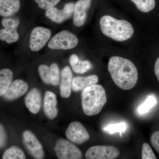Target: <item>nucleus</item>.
Segmentation results:
<instances>
[{
	"label": "nucleus",
	"instance_id": "1",
	"mask_svg": "<svg viewBox=\"0 0 159 159\" xmlns=\"http://www.w3.org/2000/svg\"><path fill=\"white\" fill-rule=\"evenodd\" d=\"M108 70L114 82L119 88L129 90L136 84L138 70L129 60L119 56H113L109 61Z\"/></svg>",
	"mask_w": 159,
	"mask_h": 159
},
{
	"label": "nucleus",
	"instance_id": "2",
	"mask_svg": "<svg viewBox=\"0 0 159 159\" xmlns=\"http://www.w3.org/2000/svg\"><path fill=\"white\" fill-rule=\"evenodd\" d=\"M99 25L102 34L116 41L127 40L134 33L133 27L130 23L124 20H117L110 16H102Z\"/></svg>",
	"mask_w": 159,
	"mask_h": 159
},
{
	"label": "nucleus",
	"instance_id": "3",
	"mask_svg": "<svg viewBox=\"0 0 159 159\" xmlns=\"http://www.w3.org/2000/svg\"><path fill=\"white\" fill-rule=\"evenodd\" d=\"M107 101L105 89L102 86L95 84L82 91L81 102L84 113L88 116L99 113Z\"/></svg>",
	"mask_w": 159,
	"mask_h": 159
},
{
	"label": "nucleus",
	"instance_id": "4",
	"mask_svg": "<svg viewBox=\"0 0 159 159\" xmlns=\"http://www.w3.org/2000/svg\"><path fill=\"white\" fill-rule=\"evenodd\" d=\"M79 43L78 38L68 30H63L54 35L48 44L51 50H69L76 48Z\"/></svg>",
	"mask_w": 159,
	"mask_h": 159
},
{
	"label": "nucleus",
	"instance_id": "5",
	"mask_svg": "<svg viewBox=\"0 0 159 159\" xmlns=\"http://www.w3.org/2000/svg\"><path fill=\"white\" fill-rule=\"evenodd\" d=\"M3 29L0 30V39L8 44L16 42L19 39V34L17 28L20 21L19 18L16 17H4L2 20Z\"/></svg>",
	"mask_w": 159,
	"mask_h": 159
},
{
	"label": "nucleus",
	"instance_id": "6",
	"mask_svg": "<svg viewBox=\"0 0 159 159\" xmlns=\"http://www.w3.org/2000/svg\"><path fill=\"white\" fill-rule=\"evenodd\" d=\"M51 31L45 27H35L31 31L29 39V48L33 52L40 51L51 39Z\"/></svg>",
	"mask_w": 159,
	"mask_h": 159
},
{
	"label": "nucleus",
	"instance_id": "7",
	"mask_svg": "<svg viewBox=\"0 0 159 159\" xmlns=\"http://www.w3.org/2000/svg\"><path fill=\"white\" fill-rule=\"evenodd\" d=\"M55 151L59 159H80L82 157L79 148L64 139H59L56 142Z\"/></svg>",
	"mask_w": 159,
	"mask_h": 159
},
{
	"label": "nucleus",
	"instance_id": "8",
	"mask_svg": "<svg viewBox=\"0 0 159 159\" xmlns=\"http://www.w3.org/2000/svg\"><path fill=\"white\" fill-rule=\"evenodd\" d=\"M74 6L75 4L74 3L69 2L65 4L61 10L52 7L46 10L45 15L46 17L51 21L57 24H62L73 16Z\"/></svg>",
	"mask_w": 159,
	"mask_h": 159
},
{
	"label": "nucleus",
	"instance_id": "9",
	"mask_svg": "<svg viewBox=\"0 0 159 159\" xmlns=\"http://www.w3.org/2000/svg\"><path fill=\"white\" fill-rule=\"evenodd\" d=\"M120 155V152L114 146H94L87 151L86 158L87 159H114Z\"/></svg>",
	"mask_w": 159,
	"mask_h": 159
},
{
	"label": "nucleus",
	"instance_id": "10",
	"mask_svg": "<svg viewBox=\"0 0 159 159\" xmlns=\"http://www.w3.org/2000/svg\"><path fill=\"white\" fill-rule=\"evenodd\" d=\"M66 136L74 143L81 144L90 139V135L85 127L78 122H72L66 130Z\"/></svg>",
	"mask_w": 159,
	"mask_h": 159
},
{
	"label": "nucleus",
	"instance_id": "11",
	"mask_svg": "<svg viewBox=\"0 0 159 159\" xmlns=\"http://www.w3.org/2000/svg\"><path fill=\"white\" fill-rule=\"evenodd\" d=\"M23 142L31 156L35 159L43 158L44 153L42 146L31 131L26 130L23 133Z\"/></svg>",
	"mask_w": 159,
	"mask_h": 159
},
{
	"label": "nucleus",
	"instance_id": "12",
	"mask_svg": "<svg viewBox=\"0 0 159 159\" xmlns=\"http://www.w3.org/2000/svg\"><path fill=\"white\" fill-rule=\"evenodd\" d=\"M92 0H78L74 6L73 23L75 26L83 25L87 18V11L90 8Z\"/></svg>",
	"mask_w": 159,
	"mask_h": 159
},
{
	"label": "nucleus",
	"instance_id": "13",
	"mask_svg": "<svg viewBox=\"0 0 159 159\" xmlns=\"http://www.w3.org/2000/svg\"><path fill=\"white\" fill-rule=\"evenodd\" d=\"M29 89L28 84L21 79L13 81L4 95L6 100H13L20 98L27 93Z\"/></svg>",
	"mask_w": 159,
	"mask_h": 159
},
{
	"label": "nucleus",
	"instance_id": "14",
	"mask_svg": "<svg viewBox=\"0 0 159 159\" xmlns=\"http://www.w3.org/2000/svg\"><path fill=\"white\" fill-rule=\"evenodd\" d=\"M73 80V73L70 68L66 66L61 72L60 94L62 98H68L70 96Z\"/></svg>",
	"mask_w": 159,
	"mask_h": 159
},
{
	"label": "nucleus",
	"instance_id": "15",
	"mask_svg": "<svg viewBox=\"0 0 159 159\" xmlns=\"http://www.w3.org/2000/svg\"><path fill=\"white\" fill-rule=\"evenodd\" d=\"M57 102L56 95L51 91H47L44 99V112L50 119H55L57 116Z\"/></svg>",
	"mask_w": 159,
	"mask_h": 159
},
{
	"label": "nucleus",
	"instance_id": "16",
	"mask_svg": "<svg viewBox=\"0 0 159 159\" xmlns=\"http://www.w3.org/2000/svg\"><path fill=\"white\" fill-rule=\"evenodd\" d=\"M41 102L40 92L36 88L32 89L26 95L25 98L26 107L32 114H37L39 112Z\"/></svg>",
	"mask_w": 159,
	"mask_h": 159
},
{
	"label": "nucleus",
	"instance_id": "17",
	"mask_svg": "<svg viewBox=\"0 0 159 159\" xmlns=\"http://www.w3.org/2000/svg\"><path fill=\"white\" fill-rule=\"evenodd\" d=\"M20 0H0V15L3 17L12 16L20 8Z\"/></svg>",
	"mask_w": 159,
	"mask_h": 159
},
{
	"label": "nucleus",
	"instance_id": "18",
	"mask_svg": "<svg viewBox=\"0 0 159 159\" xmlns=\"http://www.w3.org/2000/svg\"><path fill=\"white\" fill-rule=\"evenodd\" d=\"M99 78L96 75L86 77H75L73 79L72 89L75 92L83 91L90 86L97 84Z\"/></svg>",
	"mask_w": 159,
	"mask_h": 159
},
{
	"label": "nucleus",
	"instance_id": "19",
	"mask_svg": "<svg viewBox=\"0 0 159 159\" xmlns=\"http://www.w3.org/2000/svg\"><path fill=\"white\" fill-rule=\"evenodd\" d=\"M69 62L73 71L77 74H84L92 68V64L89 61L80 60L77 55L75 54L71 55Z\"/></svg>",
	"mask_w": 159,
	"mask_h": 159
},
{
	"label": "nucleus",
	"instance_id": "20",
	"mask_svg": "<svg viewBox=\"0 0 159 159\" xmlns=\"http://www.w3.org/2000/svg\"><path fill=\"white\" fill-rule=\"evenodd\" d=\"M13 79V73L9 69L0 71V96H4L11 85Z\"/></svg>",
	"mask_w": 159,
	"mask_h": 159
},
{
	"label": "nucleus",
	"instance_id": "21",
	"mask_svg": "<svg viewBox=\"0 0 159 159\" xmlns=\"http://www.w3.org/2000/svg\"><path fill=\"white\" fill-rule=\"evenodd\" d=\"M25 153L20 148L16 146H12L7 149L3 155V159H25Z\"/></svg>",
	"mask_w": 159,
	"mask_h": 159
},
{
	"label": "nucleus",
	"instance_id": "22",
	"mask_svg": "<svg viewBox=\"0 0 159 159\" xmlns=\"http://www.w3.org/2000/svg\"><path fill=\"white\" fill-rule=\"evenodd\" d=\"M136 5L139 11L142 12H149L155 7V0H130Z\"/></svg>",
	"mask_w": 159,
	"mask_h": 159
},
{
	"label": "nucleus",
	"instance_id": "23",
	"mask_svg": "<svg viewBox=\"0 0 159 159\" xmlns=\"http://www.w3.org/2000/svg\"><path fill=\"white\" fill-rule=\"evenodd\" d=\"M157 103L156 98L153 96H148L146 98L144 103L140 105L138 108V112L142 115L148 112Z\"/></svg>",
	"mask_w": 159,
	"mask_h": 159
},
{
	"label": "nucleus",
	"instance_id": "24",
	"mask_svg": "<svg viewBox=\"0 0 159 159\" xmlns=\"http://www.w3.org/2000/svg\"><path fill=\"white\" fill-rule=\"evenodd\" d=\"M38 72L42 80L47 84H51L50 68L46 65H40L38 67Z\"/></svg>",
	"mask_w": 159,
	"mask_h": 159
},
{
	"label": "nucleus",
	"instance_id": "25",
	"mask_svg": "<svg viewBox=\"0 0 159 159\" xmlns=\"http://www.w3.org/2000/svg\"><path fill=\"white\" fill-rule=\"evenodd\" d=\"M126 129L125 123L124 122H121L107 125L104 128V130L111 134H113L116 132L120 133V135L122 136V133L125 131Z\"/></svg>",
	"mask_w": 159,
	"mask_h": 159
},
{
	"label": "nucleus",
	"instance_id": "26",
	"mask_svg": "<svg viewBox=\"0 0 159 159\" xmlns=\"http://www.w3.org/2000/svg\"><path fill=\"white\" fill-rule=\"evenodd\" d=\"M51 71V84L53 86H57L60 81V72L58 66L56 63H53L50 66Z\"/></svg>",
	"mask_w": 159,
	"mask_h": 159
},
{
	"label": "nucleus",
	"instance_id": "27",
	"mask_svg": "<svg viewBox=\"0 0 159 159\" xmlns=\"http://www.w3.org/2000/svg\"><path fill=\"white\" fill-rule=\"evenodd\" d=\"M61 0H34L40 9L47 10L54 7L58 4Z\"/></svg>",
	"mask_w": 159,
	"mask_h": 159
},
{
	"label": "nucleus",
	"instance_id": "28",
	"mask_svg": "<svg viewBox=\"0 0 159 159\" xmlns=\"http://www.w3.org/2000/svg\"><path fill=\"white\" fill-rule=\"evenodd\" d=\"M142 159H156V156L150 145L148 143H144L142 145Z\"/></svg>",
	"mask_w": 159,
	"mask_h": 159
},
{
	"label": "nucleus",
	"instance_id": "29",
	"mask_svg": "<svg viewBox=\"0 0 159 159\" xmlns=\"http://www.w3.org/2000/svg\"><path fill=\"white\" fill-rule=\"evenodd\" d=\"M150 142L153 148L159 154V131L154 132L152 134Z\"/></svg>",
	"mask_w": 159,
	"mask_h": 159
},
{
	"label": "nucleus",
	"instance_id": "30",
	"mask_svg": "<svg viewBox=\"0 0 159 159\" xmlns=\"http://www.w3.org/2000/svg\"><path fill=\"white\" fill-rule=\"evenodd\" d=\"M1 139H0V146H1V148L4 146L5 144V142H6V133L5 132V129H4V127H3V125L1 124Z\"/></svg>",
	"mask_w": 159,
	"mask_h": 159
},
{
	"label": "nucleus",
	"instance_id": "31",
	"mask_svg": "<svg viewBox=\"0 0 159 159\" xmlns=\"http://www.w3.org/2000/svg\"><path fill=\"white\" fill-rule=\"evenodd\" d=\"M154 72L159 82V57H158L155 63Z\"/></svg>",
	"mask_w": 159,
	"mask_h": 159
}]
</instances>
